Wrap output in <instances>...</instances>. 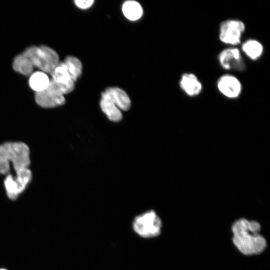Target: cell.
<instances>
[{"label":"cell","instance_id":"obj_18","mask_svg":"<svg viewBox=\"0 0 270 270\" xmlns=\"http://www.w3.org/2000/svg\"><path fill=\"white\" fill-rule=\"evenodd\" d=\"M64 62L72 78L76 82L82 74V66L81 62L75 56H68L66 58Z\"/></svg>","mask_w":270,"mask_h":270},{"label":"cell","instance_id":"obj_8","mask_svg":"<svg viewBox=\"0 0 270 270\" xmlns=\"http://www.w3.org/2000/svg\"><path fill=\"white\" fill-rule=\"evenodd\" d=\"M220 66L225 70H242L244 64L240 50L237 48H228L222 50L218 56Z\"/></svg>","mask_w":270,"mask_h":270},{"label":"cell","instance_id":"obj_12","mask_svg":"<svg viewBox=\"0 0 270 270\" xmlns=\"http://www.w3.org/2000/svg\"><path fill=\"white\" fill-rule=\"evenodd\" d=\"M50 74L52 76L51 80L66 88L71 92L74 90L75 82L72 78L64 62H60Z\"/></svg>","mask_w":270,"mask_h":270},{"label":"cell","instance_id":"obj_19","mask_svg":"<svg viewBox=\"0 0 270 270\" xmlns=\"http://www.w3.org/2000/svg\"><path fill=\"white\" fill-rule=\"evenodd\" d=\"M94 2L93 0H76L75 4L80 8L87 9L90 8Z\"/></svg>","mask_w":270,"mask_h":270},{"label":"cell","instance_id":"obj_7","mask_svg":"<svg viewBox=\"0 0 270 270\" xmlns=\"http://www.w3.org/2000/svg\"><path fill=\"white\" fill-rule=\"evenodd\" d=\"M35 100L38 105L46 108L62 106L66 101L64 95L58 92L50 82L46 89L36 93Z\"/></svg>","mask_w":270,"mask_h":270},{"label":"cell","instance_id":"obj_6","mask_svg":"<svg viewBox=\"0 0 270 270\" xmlns=\"http://www.w3.org/2000/svg\"><path fill=\"white\" fill-rule=\"evenodd\" d=\"M244 24L238 20H228L220 26L219 38L226 44L236 45L240 43L242 34L245 30Z\"/></svg>","mask_w":270,"mask_h":270},{"label":"cell","instance_id":"obj_1","mask_svg":"<svg viewBox=\"0 0 270 270\" xmlns=\"http://www.w3.org/2000/svg\"><path fill=\"white\" fill-rule=\"evenodd\" d=\"M260 224L254 220L241 218L234 222L232 240L238 250L246 255L258 254L266 248L265 238L260 234Z\"/></svg>","mask_w":270,"mask_h":270},{"label":"cell","instance_id":"obj_5","mask_svg":"<svg viewBox=\"0 0 270 270\" xmlns=\"http://www.w3.org/2000/svg\"><path fill=\"white\" fill-rule=\"evenodd\" d=\"M32 176V172L28 168L16 172L14 176L10 174H7L4 185L8 196L12 200L16 199L26 189Z\"/></svg>","mask_w":270,"mask_h":270},{"label":"cell","instance_id":"obj_17","mask_svg":"<svg viewBox=\"0 0 270 270\" xmlns=\"http://www.w3.org/2000/svg\"><path fill=\"white\" fill-rule=\"evenodd\" d=\"M12 66L14 70L26 76H30L33 73L34 66L22 54L14 58Z\"/></svg>","mask_w":270,"mask_h":270},{"label":"cell","instance_id":"obj_4","mask_svg":"<svg viewBox=\"0 0 270 270\" xmlns=\"http://www.w3.org/2000/svg\"><path fill=\"white\" fill-rule=\"evenodd\" d=\"M132 228L139 236L144 238H152L160 234L162 222L154 210H149L134 218Z\"/></svg>","mask_w":270,"mask_h":270},{"label":"cell","instance_id":"obj_9","mask_svg":"<svg viewBox=\"0 0 270 270\" xmlns=\"http://www.w3.org/2000/svg\"><path fill=\"white\" fill-rule=\"evenodd\" d=\"M217 87L223 95L230 98H238L242 90V84L238 78L228 74L222 75L218 79Z\"/></svg>","mask_w":270,"mask_h":270},{"label":"cell","instance_id":"obj_14","mask_svg":"<svg viewBox=\"0 0 270 270\" xmlns=\"http://www.w3.org/2000/svg\"><path fill=\"white\" fill-rule=\"evenodd\" d=\"M50 82V80L46 73L38 71L33 72L29 78V85L30 88L36 92L46 89Z\"/></svg>","mask_w":270,"mask_h":270},{"label":"cell","instance_id":"obj_13","mask_svg":"<svg viewBox=\"0 0 270 270\" xmlns=\"http://www.w3.org/2000/svg\"><path fill=\"white\" fill-rule=\"evenodd\" d=\"M100 105L102 110L110 120L116 122L122 120V110L112 101L102 94Z\"/></svg>","mask_w":270,"mask_h":270},{"label":"cell","instance_id":"obj_2","mask_svg":"<svg viewBox=\"0 0 270 270\" xmlns=\"http://www.w3.org/2000/svg\"><path fill=\"white\" fill-rule=\"evenodd\" d=\"M30 160L28 146L22 142L0 144V174H8L10 164L16 172L28 168Z\"/></svg>","mask_w":270,"mask_h":270},{"label":"cell","instance_id":"obj_11","mask_svg":"<svg viewBox=\"0 0 270 270\" xmlns=\"http://www.w3.org/2000/svg\"><path fill=\"white\" fill-rule=\"evenodd\" d=\"M181 89L188 96H196L200 94L202 86L196 76L192 73L184 74L180 80Z\"/></svg>","mask_w":270,"mask_h":270},{"label":"cell","instance_id":"obj_20","mask_svg":"<svg viewBox=\"0 0 270 270\" xmlns=\"http://www.w3.org/2000/svg\"><path fill=\"white\" fill-rule=\"evenodd\" d=\"M0 270H6L4 269V268H0Z\"/></svg>","mask_w":270,"mask_h":270},{"label":"cell","instance_id":"obj_16","mask_svg":"<svg viewBox=\"0 0 270 270\" xmlns=\"http://www.w3.org/2000/svg\"><path fill=\"white\" fill-rule=\"evenodd\" d=\"M242 48L244 53L252 60L258 58L262 55L264 50L262 44L254 39L247 40L244 42Z\"/></svg>","mask_w":270,"mask_h":270},{"label":"cell","instance_id":"obj_10","mask_svg":"<svg viewBox=\"0 0 270 270\" xmlns=\"http://www.w3.org/2000/svg\"><path fill=\"white\" fill-rule=\"evenodd\" d=\"M102 94L112 101L121 110L126 111L130 108V98L127 93L120 88H108Z\"/></svg>","mask_w":270,"mask_h":270},{"label":"cell","instance_id":"obj_3","mask_svg":"<svg viewBox=\"0 0 270 270\" xmlns=\"http://www.w3.org/2000/svg\"><path fill=\"white\" fill-rule=\"evenodd\" d=\"M34 66L45 73H51L60 62L58 54L52 48L46 46H32L23 52Z\"/></svg>","mask_w":270,"mask_h":270},{"label":"cell","instance_id":"obj_15","mask_svg":"<svg viewBox=\"0 0 270 270\" xmlns=\"http://www.w3.org/2000/svg\"><path fill=\"white\" fill-rule=\"evenodd\" d=\"M122 11L125 17L132 21L138 20L143 14L141 5L134 0L125 2L122 6Z\"/></svg>","mask_w":270,"mask_h":270}]
</instances>
